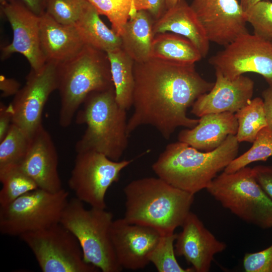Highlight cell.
<instances>
[{"label":"cell","mask_w":272,"mask_h":272,"mask_svg":"<svg viewBox=\"0 0 272 272\" xmlns=\"http://www.w3.org/2000/svg\"><path fill=\"white\" fill-rule=\"evenodd\" d=\"M109 59L116 100L125 110L132 106L134 61L122 48L106 53Z\"/></svg>","instance_id":"cell-25"},{"label":"cell","mask_w":272,"mask_h":272,"mask_svg":"<svg viewBox=\"0 0 272 272\" xmlns=\"http://www.w3.org/2000/svg\"><path fill=\"white\" fill-rule=\"evenodd\" d=\"M264 1H268V0H264Z\"/></svg>","instance_id":"cell-43"},{"label":"cell","mask_w":272,"mask_h":272,"mask_svg":"<svg viewBox=\"0 0 272 272\" xmlns=\"http://www.w3.org/2000/svg\"><path fill=\"white\" fill-rule=\"evenodd\" d=\"M252 170L256 181L272 200V166L258 165Z\"/></svg>","instance_id":"cell-35"},{"label":"cell","mask_w":272,"mask_h":272,"mask_svg":"<svg viewBox=\"0 0 272 272\" xmlns=\"http://www.w3.org/2000/svg\"><path fill=\"white\" fill-rule=\"evenodd\" d=\"M177 234L161 235L150 258L159 272H192V267L184 268L178 263L175 255L174 242Z\"/></svg>","instance_id":"cell-31"},{"label":"cell","mask_w":272,"mask_h":272,"mask_svg":"<svg viewBox=\"0 0 272 272\" xmlns=\"http://www.w3.org/2000/svg\"><path fill=\"white\" fill-rule=\"evenodd\" d=\"M40 17V47L46 62L64 63L86 45L75 25L61 24L46 12Z\"/></svg>","instance_id":"cell-19"},{"label":"cell","mask_w":272,"mask_h":272,"mask_svg":"<svg viewBox=\"0 0 272 272\" xmlns=\"http://www.w3.org/2000/svg\"><path fill=\"white\" fill-rule=\"evenodd\" d=\"M0 181L2 188L0 190V207L11 203L21 196L38 187L19 165L0 169Z\"/></svg>","instance_id":"cell-27"},{"label":"cell","mask_w":272,"mask_h":272,"mask_svg":"<svg viewBox=\"0 0 272 272\" xmlns=\"http://www.w3.org/2000/svg\"><path fill=\"white\" fill-rule=\"evenodd\" d=\"M216 81L212 89L200 95L192 105L191 113L201 116L210 113H235L251 99L254 83L243 75L234 79L225 77L215 70Z\"/></svg>","instance_id":"cell-17"},{"label":"cell","mask_w":272,"mask_h":272,"mask_svg":"<svg viewBox=\"0 0 272 272\" xmlns=\"http://www.w3.org/2000/svg\"><path fill=\"white\" fill-rule=\"evenodd\" d=\"M238 126L235 113L208 114L201 116L194 127L181 130L178 140L199 151L210 152L219 147L228 136L236 135Z\"/></svg>","instance_id":"cell-20"},{"label":"cell","mask_w":272,"mask_h":272,"mask_svg":"<svg viewBox=\"0 0 272 272\" xmlns=\"http://www.w3.org/2000/svg\"><path fill=\"white\" fill-rule=\"evenodd\" d=\"M43 272H96L87 263L76 237L60 223L21 235Z\"/></svg>","instance_id":"cell-9"},{"label":"cell","mask_w":272,"mask_h":272,"mask_svg":"<svg viewBox=\"0 0 272 272\" xmlns=\"http://www.w3.org/2000/svg\"><path fill=\"white\" fill-rule=\"evenodd\" d=\"M134 9L137 12L146 10L156 21L165 12L166 0H134Z\"/></svg>","instance_id":"cell-36"},{"label":"cell","mask_w":272,"mask_h":272,"mask_svg":"<svg viewBox=\"0 0 272 272\" xmlns=\"http://www.w3.org/2000/svg\"><path fill=\"white\" fill-rule=\"evenodd\" d=\"M179 0H166V9H169L174 6Z\"/></svg>","instance_id":"cell-42"},{"label":"cell","mask_w":272,"mask_h":272,"mask_svg":"<svg viewBox=\"0 0 272 272\" xmlns=\"http://www.w3.org/2000/svg\"><path fill=\"white\" fill-rule=\"evenodd\" d=\"M30 140L19 127L12 123L0 141V169L19 165L27 153Z\"/></svg>","instance_id":"cell-28"},{"label":"cell","mask_w":272,"mask_h":272,"mask_svg":"<svg viewBox=\"0 0 272 272\" xmlns=\"http://www.w3.org/2000/svg\"><path fill=\"white\" fill-rule=\"evenodd\" d=\"M57 75L59 123L63 127L71 124L89 94L114 87L107 53L87 44L75 56L58 64Z\"/></svg>","instance_id":"cell-5"},{"label":"cell","mask_w":272,"mask_h":272,"mask_svg":"<svg viewBox=\"0 0 272 272\" xmlns=\"http://www.w3.org/2000/svg\"><path fill=\"white\" fill-rule=\"evenodd\" d=\"M124 218L150 227L161 235L181 226L193 202L194 194L175 187L159 177L132 180L123 188Z\"/></svg>","instance_id":"cell-3"},{"label":"cell","mask_w":272,"mask_h":272,"mask_svg":"<svg viewBox=\"0 0 272 272\" xmlns=\"http://www.w3.org/2000/svg\"><path fill=\"white\" fill-rule=\"evenodd\" d=\"M161 236L155 229L130 223L124 218L113 220L110 229L118 262L122 268L130 270L143 268L150 262Z\"/></svg>","instance_id":"cell-15"},{"label":"cell","mask_w":272,"mask_h":272,"mask_svg":"<svg viewBox=\"0 0 272 272\" xmlns=\"http://www.w3.org/2000/svg\"><path fill=\"white\" fill-rule=\"evenodd\" d=\"M58 164L52 139L42 126L31 138L27 153L19 166L39 188L56 192L62 189Z\"/></svg>","instance_id":"cell-18"},{"label":"cell","mask_w":272,"mask_h":272,"mask_svg":"<svg viewBox=\"0 0 272 272\" xmlns=\"http://www.w3.org/2000/svg\"><path fill=\"white\" fill-rule=\"evenodd\" d=\"M181 227L174 244L176 254L183 256L194 271H209L215 255L225 250L227 245L218 240L191 211Z\"/></svg>","instance_id":"cell-16"},{"label":"cell","mask_w":272,"mask_h":272,"mask_svg":"<svg viewBox=\"0 0 272 272\" xmlns=\"http://www.w3.org/2000/svg\"><path fill=\"white\" fill-rule=\"evenodd\" d=\"M133 111L127 120L129 135L139 126L151 125L166 140L176 128H192L199 119L187 116L188 108L214 83L197 72L194 63H181L151 57L134 62Z\"/></svg>","instance_id":"cell-1"},{"label":"cell","mask_w":272,"mask_h":272,"mask_svg":"<svg viewBox=\"0 0 272 272\" xmlns=\"http://www.w3.org/2000/svg\"><path fill=\"white\" fill-rule=\"evenodd\" d=\"M132 162L114 161L95 151L78 153L69 186L80 200L91 207L105 209L108 188L118 181L121 171Z\"/></svg>","instance_id":"cell-10"},{"label":"cell","mask_w":272,"mask_h":272,"mask_svg":"<svg viewBox=\"0 0 272 272\" xmlns=\"http://www.w3.org/2000/svg\"><path fill=\"white\" fill-rule=\"evenodd\" d=\"M20 89V84L17 81L1 75L0 89L2 97L15 96Z\"/></svg>","instance_id":"cell-38"},{"label":"cell","mask_w":272,"mask_h":272,"mask_svg":"<svg viewBox=\"0 0 272 272\" xmlns=\"http://www.w3.org/2000/svg\"><path fill=\"white\" fill-rule=\"evenodd\" d=\"M224 208L240 219L263 229L272 228V200L256 181L252 168L222 172L206 188Z\"/></svg>","instance_id":"cell-7"},{"label":"cell","mask_w":272,"mask_h":272,"mask_svg":"<svg viewBox=\"0 0 272 272\" xmlns=\"http://www.w3.org/2000/svg\"><path fill=\"white\" fill-rule=\"evenodd\" d=\"M235 114L238 124L236 137L239 143H253L258 133L267 126L263 100L260 97L252 99Z\"/></svg>","instance_id":"cell-26"},{"label":"cell","mask_w":272,"mask_h":272,"mask_svg":"<svg viewBox=\"0 0 272 272\" xmlns=\"http://www.w3.org/2000/svg\"><path fill=\"white\" fill-rule=\"evenodd\" d=\"M154 34L171 32L189 40L198 49L202 57L210 48V41L195 13L185 0H179L167 9L153 26Z\"/></svg>","instance_id":"cell-21"},{"label":"cell","mask_w":272,"mask_h":272,"mask_svg":"<svg viewBox=\"0 0 272 272\" xmlns=\"http://www.w3.org/2000/svg\"><path fill=\"white\" fill-rule=\"evenodd\" d=\"M69 196L63 188L51 192L38 188L0 207L1 233L20 236L60 223Z\"/></svg>","instance_id":"cell-8"},{"label":"cell","mask_w":272,"mask_h":272,"mask_svg":"<svg viewBox=\"0 0 272 272\" xmlns=\"http://www.w3.org/2000/svg\"><path fill=\"white\" fill-rule=\"evenodd\" d=\"M76 121L86 129L75 146L77 152L95 151L119 161L128 145L126 110L117 103L114 88L89 94Z\"/></svg>","instance_id":"cell-4"},{"label":"cell","mask_w":272,"mask_h":272,"mask_svg":"<svg viewBox=\"0 0 272 272\" xmlns=\"http://www.w3.org/2000/svg\"><path fill=\"white\" fill-rule=\"evenodd\" d=\"M254 34L272 42V2L261 0L245 12Z\"/></svg>","instance_id":"cell-33"},{"label":"cell","mask_w":272,"mask_h":272,"mask_svg":"<svg viewBox=\"0 0 272 272\" xmlns=\"http://www.w3.org/2000/svg\"><path fill=\"white\" fill-rule=\"evenodd\" d=\"M58 64L46 62L38 71H31L26 82L11 103L13 123L31 138L42 126V113L50 94L58 87Z\"/></svg>","instance_id":"cell-12"},{"label":"cell","mask_w":272,"mask_h":272,"mask_svg":"<svg viewBox=\"0 0 272 272\" xmlns=\"http://www.w3.org/2000/svg\"><path fill=\"white\" fill-rule=\"evenodd\" d=\"M243 266L246 272H272V244L261 251L245 254Z\"/></svg>","instance_id":"cell-34"},{"label":"cell","mask_w":272,"mask_h":272,"mask_svg":"<svg viewBox=\"0 0 272 272\" xmlns=\"http://www.w3.org/2000/svg\"><path fill=\"white\" fill-rule=\"evenodd\" d=\"M155 21L149 12L142 10L131 16L125 25L120 36L121 48L135 62L151 58Z\"/></svg>","instance_id":"cell-22"},{"label":"cell","mask_w":272,"mask_h":272,"mask_svg":"<svg viewBox=\"0 0 272 272\" xmlns=\"http://www.w3.org/2000/svg\"><path fill=\"white\" fill-rule=\"evenodd\" d=\"M99 15L105 16L112 29L121 36L130 17L136 13L134 0H88Z\"/></svg>","instance_id":"cell-30"},{"label":"cell","mask_w":272,"mask_h":272,"mask_svg":"<svg viewBox=\"0 0 272 272\" xmlns=\"http://www.w3.org/2000/svg\"><path fill=\"white\" fill-rule=\"evenodd\" d=\"M13 111L11 104H0V141L6 135L13 123Z\"/></svg>","instance_id":"cell-37"},{"label":"cell","mask_w":272,"mask_h":272,"mask_svg":"<svg viewBox=\"0 0 272 272\" xmlns=\"http://www.w3.org/2000/svg\"><path fill=\"white\" fill-rule=\"evenodd\" d=\"M252 143L248 150L233 160L224 171L233 173L251 163L264 161L272 156V131L267 126L258 133Z\"/></svg>","instance_id":"cell-29"},{"label":"cell","mask_w":272,"mask_h":272,"mask_svg":"<svg viewBox=\"0 0 272 272\" xmlns=\"http://www.w3.org/2000/svg\"><path fill=\"white\" fill-rule=\"evenodd\" d=\"M261 0H240V4L243 11L246 12L252 7Z\"/></svg>","instance_id":"cell-41"},{"label":"cell","mask_w":272,"mask_h":272,"mask_svg":"<svg viewBox=\"0 0 272 272\" xmlns=\"http://www.w3.org/2000/svg\"><path fill=\"white\" fill-rule=\"evenodd\" d=\"M99 14L89 2L74 25L86 44L106 53L121 48V40L101 20Z\"/></svg>","instance_id":"cell-23"},{"label":"cell","mask_w":272,"mask_h":272,"mask_svg":"<svg viewBox=\"0 0 272 272\" xmlns=\"http://www.w3.org/2000/svg\"><path fill=\"white\" fill-rule=\"evenodd\" d=\"M88 3V0H48L45 12L61 24L74 25Z\"/></svg>","instance_id":"cell-32"},{"label":"cell","mask_w":272,"mask_h":272,"mask_svg":"<svg viewBox=\"0 0 272 272\" xmlns=\"http://www.w3.org/2000/svg\"><path fill=\"white\" fill-rule=\"evenodd\" d=\"M83 203L76 197L69 199L60 223L76 237L87 263L103 272L120 271L110 236L112 214L105 209H87Z\"/></svg>","instance_id":"cell-6"},{"label":"cell","mask_w":272,"mask_h":272,"mask_svg":"<svg viewBox=\"0 0 272 272\" xmlns=\"http://www.w3.org/2000/svg\"><path fill=\"white\" fill-rule=\"evenodd\" d=\"M30 10L38 16H41L46 12L48 0H20Z\"/></svg>","instance_id":"cell-40"},{"label":"cell","mask_w":272,"mask_h":272,"mask_svg":"<svg viewBox=\"0 0 272 272\" xmlns=\"http://www.w3.org/2000/svg\"><path fill=\"white\" fill-rule=\"evenodd\" d=\"M267 127L272 131V87H269L262 93Z\"/></svg>","instance_id":"cell-39"},{"label":"cell","mask_w":272,"mask_h":272,"mask_svg":"<svg viewBox=\"0 0 272 272\" xmlns=\"http://www.w3.org/2000/svg\"><path fill=\"white\" fill-rule=\"evenodd\" d=\"M151 57L181 63H194L202 58L198 49L189 40L171 32L155 35Z\"/></svg>","instance_id":"cell-24"},{"label":"cell","mask_w":272,"mask_h":272,"mask_svg":"<svg viewBox=\"0 0 272 272\" xmlns=\"http://www.w3.org/2000/svg\"><path fill=\"white\" fill-rule=\"evenodd\" d=\"M190 6L210 42L225 46L248 33L245 12L237 0H193Z\"/></svg>","instance_id":"cell-14"},{"label":"cell","mask_w":272,"mask_h":272,"mask_svg":"<svg viewBox=\"0 0 272 272\" xmlns=\"http://www.w3.org/2000/svg\"><path fill=\"white\" fill-rule=\"evenodd\" d=\"M239 147L234 135L210 152L199 151L180 141L170 143L153 163L152 169L171 185L194 194L206 189L237 157Z\"/></svg>","instance_id":"cell-2"},{"label":"cell","mask_w":272,"mask_h":272,"mask_svg":"<svg viewBox=\"0 0 272 272\" xmlns=\"http://www.w3.org/2000/svg\"><path fill=\"white\" fill-rule=\"evenodd\" d=\"M209 63L231 80L246 73L259 74L272 87V42L254 34L240 35L211 57Z\"/></svg>","instance_id":"cell-11"},{"label":"cell","mask_w":272,"mask_h":272,"mask_svg":"<svg viewBox=\"0 0 272 272\" xmlns=\"http://www.w3.org/2000/svg\"><path fill=\"white\" fill-rule=\"evenodd\" d=\"M0 2L1 11L9 22L13 33L12 42L1 48V59L19 53L28 60L32 70L39 71L46 63L40 47V16L20 0Z\"/></svg>","instance_id":"cell-13"}]
</instances>
